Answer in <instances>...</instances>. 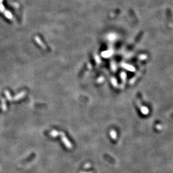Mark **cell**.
<instances>
[{
    "mask_svg": "<svg viewBox=\"0 0 173 173\" xmlns=\"http://www.w3.org/2000/svg\"><path fill=\"white\" fill-rule=\"evenodd\" d=\"M36 40L37 42L38 43V44L40 46L42 47L43 49H46V47L45 46V45L43 44V43H42V42L41 41V39H40L38 37H36Z\"/></svg>",
    "mask_w": 173,
    "mask_h": 173,
    "instance_id": "2",
    "label": "cell"
},
{
    "mask_svg": "<svg viewBox=\"0 0 173 173\" xmlns=\"http://www.w3.org/2000/svg\"><path fill=\"white\" fill-rule=\"evenodd\" d=\"M59 134V132H58L56 130H52L51 133V135L52 137H57Z\"/></svg>",
    "mask_w": 173,
    "mask_h": 173,
    "instance_id": "3",
    "label": "cell"
},
{
    "mask_svg": "<svg viewBox=\"0 0 173 173\" xmlns=\"http://www.w3.org/2000/svg\"><path fill=\"white\" fill-rule=\"evenodd\" d=\"M94 57H95V60L96 61V62H97L98 64H99V63L100 62V61H101L100 58H99V57L98 55H95V56H94Z\"/></svg>",
    "mask_w": 173,
    "mask_h": 173,
    "instance_id": "4",
    "label": "cell"
},
{
    "mask_svg": "<svg viewBox=\"0 0 173 173\" xmlns=\"http://www.w3.org/2000/svg\"><path fill=\"white\" fill-rule=\"evenodd\" d=\"M104 80V78H103L102 77H101V78H100V79H98V80H97V82H98V83H101V82H102V80Z\"/></svg>",
    "mask_w": 173,
    "mask_h": 173,
    "instance_id": "5",
    "label": "cell"
},
{
    "mask_svg": "<svg viewBox=\"0 0 173 173\" xmlns=\"http://www.w3.org/2000/svg\"><path fill=\"white\" fill-rule=\"evenodd\" d=\"M59 134L61 135L62 141L63 142V143H64L66 147H67L68 148H69L72 147V146H71V143L70 142L69 140L67 139V138L66 137V136H65V134L64 133L59 132Z\"/></svg>",
    "mask_w": 173,
    "mask_h": 173,
    "instance_id": "1",
    "label": "cell"
}]
</instances>
